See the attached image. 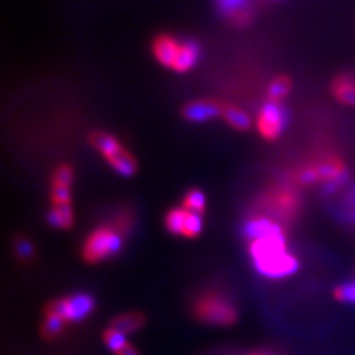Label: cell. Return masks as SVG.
<instances>
[{"label":"cell","mask_w":355,"mask_h":355,"mask_svg":"<svg viewBox=\"0 0 355 355\" xmlns=\"http://www.w3.org/2000/svg\"><path fill=\"white\" fill-rule=\"evenodd\" d=\"M249 254L257 271L270 279H283L299 268V259L287 249L286 236L250 240Z\"/></svg>","instance_id":"1"},{"label":"cell","mask_w":355,"mask_h":355,"mask_svg":"<svg viewBox=\"0 0 355 355\" xmlns=\"http://www.w3.org/2000/svg\"><path fill=\"white\" fill-rule=\"evenodd\" d=\"M348 168L338 154H324L320 159L302 166L295 173L297 185H321L326 194L342 190L348 181Z\"/></svg>","instance_id":"2"},{"label":"cell","mask_w":355,"mask_h":355,"mask_svg":"<svg viewBox=\"0 0 355 355\" xmlns=\"http://www.w3.org/2000/svg\"><path fill=\"white\" fill-rule=\"evenodd\" d=\"M193 314L206 324L227 327L237 321V308L224 293L209 291L200 295L193 304Z\"/></svg>","instance_id":"3"},{"label":"cell","mask_w":355,"mask_h":355,"mask_svg":"<svg viewBox=\"0 0 355 355\" xmlns=\"http://www.w3.org/2000/svg\"><path fill=\"white\" fill-rule=\"evenodd\" d=\"M123 239L113 225L96 227L89 232L83 243L82 257L89 263H99L114 258L123 246Z\"/></svg>","instance_id":"4"},{"label":"cell","mask_w":355,"mask_h":355,"mask_svg":"<svg viewBox=\"0 0 355 355\" xmlns=\"http://www.w3.org/2000/svg\"><path fill=\"white\" fill-rule=\"evenodd\" d=\"M91 144L103 155L104 160L110 164V168L114 169L119 175L125 178L135 175L138 163L132 153L121 146L117 138L110 135V133L96 130L91 135Z\"/></svg>","instance_id":"5"},{"label":"cell","mask_w":355,"mask_h":355,"mask_svg":"<svg viewBox=\"0 0 355 355\" xmlns=\"http://www.w3.org/2000/svg\"><path fill=\"white\" fill-rule=\"evenodd\" d=\"M44 309L58 314L65 323H80L94 313L95 299L89 293H73L51 301Z\"/></svg>","instance_id":"6"},{"label":"cell","mask_w":355,"mask_h":355,"mask_svg":"<svg viewBox=\"0 0 355 355\" xmlns=\"http://www.w3.org/2000/svg\"><path fill=\"white\" fill-rule=\"evenodd\" d=\"M266 207L271 215L283 220H293L301 212L302 200L295 187H280L265 197Z\"/></svg>","instance_id":"7"},{"label":"cell","mask_w":355,"mask_h":355,"mask_svg":"<svg viewBox=\"0 0 355 355\" xmlns=\"http://www.w3.org/2000/svg\"><path fill=\"white\" fill-rule=\"evenodd\" d=\"M259 135L266 141H275L286 128V110L280 103H266L254 119Z\"/></svg>","instance_id":"8"},{"label":"cell","mask_w":355,"mask_h":355,"mask_svg":"<svg viewBox=\"0 0 355 355\" xmlns=\"http://www.w3.org/2000/svg\"><path fill=\"white\" fill-rule=\"evenodd\" d=\"M74 172L70 164H60L52 173L51 202L52 206L71 205V185Z\"/></svg>","instance_id":"9"},{"label":"cell","mask_w":355,"mask_h":355,"mask_svg":"<svg viewBox=\"0 0 355 355\" xmlns=\"http://www.w3.org/2000/svg\"><path fill=\"white\" fill-rule=\"evenodd\" d=\"M225 104H222L215 99H197L190 104H187L182 110V116L193 123H205V121L222 117Z\"/></svg>","instance_id":"10"},{"label":"cell","mask_w":355,"mask_h":355,"mask_svg":"<svg viewBox=\"0 0 355 355\" xmlns=\"http://www.w3.org/2000/svg\"><path fill=\"white\" fill-rule=\"evenodd\" d=\"M243 234L250 241L257 239L286 236V230L275 219H271L268 216H254V218H250L246 224H244Z\"/></svg>","instance_id":"11"},{"label":"cell","mask_w":355,"mask_h":355,"mask_svg":"<svg viewBox=\"0 0 355 355\" xmlns=\"http://www.w3.org/2000/svg\"><path fill=\"white\" fill-rule=\"evenodd\" d=\"M181 42L171 35H160L153 40V55L155 61L163 67L172 69V65L178 57L181 48Z\"/></svg>","instance_id":"12"},{"label":"cell","mask_w":355,"mask_h":355,"mask_svg":"<svg viewBox=\"0 0 355 355\" xmlns=\"http://www.w3.org/2000/svg\"><path fill=\"white\" fill-rule=\"evenodd\" d=\"M200 44L194 40H182L180 52L172 65L173 71L176 73H188L191 71L200 60Z\"/></svg>","instance_id":"13"},{"label":"cell","mask_w":355,"mask_h":355,"mask_svg":"<svg viewBox=\"0 0 355 355\" xmlns=\"http://www.w3.org/2000/svg\"><path fill=\"white\" fill-rule=\"evenodd\" d=\"M331 94L343 105L355 107V74L342 73L331 83Z\"/></svg>","instance_id":"14"},{"label":"cell","mask_w":355,"mask_h":355,"mask_svg":"<svg viewBox=\"0 0 355 355\" xmlns=\"http://www.w3.org/2000/svg\"><path fill=\"white\" fill-rule=\"evenodd\" d=\"M146 324V317L139 313H125L120 314L119 317H116L113 321H111V327H114L117 330H120L125 335H130V333H135L138 330H141Z\"/></svg>","instance_id":"15"},{"label":"cell","mask_w":355,"mask_h":355,"mask_svg":"<svg viewBox=\"0 0 355 355\" xmlns=\"http://www.w3.org/2000/svg\"><path fill=\"white\" fill-rule=\"evenodd\" d=\"M222 119H224L232 129L240 132L248 130L252 126L250 116L237 105H225L224 113H222Z\"/></svg>","instance_id":"16"},{"label":"cell","mask_w":355,"mask_h":355,"mask_svg":"<svg viewBox=\"0 0 355 355\" xmlns=\"http://www.w3.org/2000/svg\"><path fill=\"white\" fill-rule=\"evenodd\" d=\"M74 215L71 205L52 206L48 214V224L57 230H69L73 227Z\"/></svg>","instance_id":"17"},{"label":"cell","mask_w":355,"mask_h":355,"mask_svg":"<svg viewBox=\"0 0 355 355\" xmlns=\"http://www.w3.org/2000/svg\"><path fill=\"white\" fill-rule=\"evenodd\" d=\"M190 210L184 207H173L168 210V214L164 216V225L171 234L173 236H182V231L185 228L187 219L190 216Z\"/></svg>","instance_id":"18"},{"label":"cell","mask_w":355,"mask_h":355,"mask_svg":"<svg viewBox=\"0 0 355 355\" xmlns=\"http://www.w3.org/2000/svg\"><path fill=\"white\" fill-rule=\"evenodd\" d=\"M292 91V80L287 76H277L271 80L266 87V96L271 103H280L291 94Z\"/></svg>","instance_id":"19"},{"label":"cell","mask_w":355,"mask_h":355,"mask_svg":"<svg viewBox=\"0 0 355 355\" xmlns=\"http://www.w3.org/2000/svg\"><path fill=\"white\" fill-rule=\"evenodd\" d=\"M67 323L65 321L55 313H51V311L44 309V318H43V323H42V335L44 339L52 340L55 338H58L61 335V331L64 330V326Z\"/></svg>","instance_id":"20"},{"label":"cell","mask_w":355,"mask_h":355,"mask_svg":"<svg viewBox=\"0 0 355 355\" xmlns=\"http://www.w3.org/2000/svg\"><path fill=\"white\" fill-rule=\"evenodd\" d=\"M182 207L190 210L193 214L197 215H203L206 210V197L202 190H197V188H193V190H188L182 198Z\"/></svg>","instance_id":"21"},{"label":"cell","mask_w":355,"mask_h":355,"mask_svg":"<svg viewBox=\"0 0 355 355\" xmlns=\"http://www.w3.org/2000/svg\"><path fill=\"white\" fill-rule=\"evenodd\" d=\"M340 216L348 224H355V185L348 188L340 200Z\"/></svg>","instance_id":"22"},{"label":"cell","mask_w":355,"mask_h":355,"mask_svg":"<svg viewBox=\"0 0 355 355\" xmlns=\"http://www.w3.org/2000/svg\"><path fill=\"white\" fill-rule=\"evenodd\" d=\"M103 339H104V343L107 345V348L114 354H117L128 343L125 333H121L120 330L111 327V326L104 330Z\"/></svg>","instance_id":"23"},{"label":"cell","mask_w":355,"mask_h":355,"mask_svg":"<svg viewBox=\"0 0 355 355\" xmlns=\"http://www.w3.org/2000/svg\"><path fill=\"white\" fill-rule=\"evenodd\" d=\"M333 296L342 304L355 305V279L338 284L333 291Z\"/></svg>","instance_id":"24"},{"label":"cell","mask_w":355,"mask_h":355,"mask_svg":"<svg viewBox=\"0 0 355 355\" xmlns=\"http://www.w3.org/2000/svg\"><path fill=\"white\" fill-rule=\"evenodd\" d=\"M203 230V219L202 215H197V214H190L187 219V224L185 228L182 231V237L185 239H196L200 236V232Z\"/></svg>","instance_id":"25"},{"label":"cell","mask_w":355,"mask_h":355,"mask_svg":"<svg viewBox=\"0 0 355 355\" xmlns=\"http://www.w3.org/2000/svg\"><path fill=\"white\" fill-rule=\"evenodd\" d=\"M15 254L21 261H30L35 257V246L28 239H18L14 244Z\"/></svg>","instance_id":"26"},{"label":"cell","mask_w":355,"mask_h":355,"mask_svg":"<svg viewBox=\"0 0 355 355\" xmlns=\"http://www.w3.org/2000/svg\"><path fill=\"white\" fill-rule=\"evenodd\" d=\"M121 236L126 237L130 232V227H132V215L129 212H120L116 215V218L111 222Z\"/></svg>","instance_id":"27"},{"label":"cell","mask_w":355,"mask_h":355,"mask_svg":"<svg viewBox=\"0 0 355 355\" xmlns=\"http://www.w3.org/2000/svg\"><path fill=\"white\" fill-rule=\"evenodd\" d=\"M228 18H230V21L234 26L244 27V26H248L249 22L252 21V12H250L249 9H246V8H241V9L234 10V12L228 14Z\"/></svg>","instance_id":"28"},{"label":"cell","mask_w":355,"mask_h":355,"mask_svg":"<svg viewBox=\"0 0 355 355\" xmlns=\"http://www.w3.org/2000/svg\"><path fill=\"white\" fill-rule=\"evenodd\" d=\"M216 3L228 15L231 12H234V10H237V9L244 8V3H246V0H216Z\"/></svg>","instance_id":"29"},{"label":"cell","mask_w":355,"mask_h":355,"mask_svg":"<svg viewBox=\"0 0 355 355\" xmlns=\"http://www.w3.org/2000/svg\"><path fill=\"white\" fill-rule=\"evenodd\" d=\"M116 355H139V352L135 349V347L130 345V343L128 342L126 345L121 348Z\"/></svg>","instance_id":"30"},{"label":"cell","mask_w":355,"mask_h":355,"mask_svg":"<svg viewBox=\"0 0 355 355\" xmlns=\"http://www.w3.org/2000/svg\"><path fill=\"white\" fill-rule=\"evenodd\" d=\"M250 355H280V354L275 351H271V349H258V351L250 352Z\"/></svg>","instance_id":"31"},{"label":"cell","mask_w":355,"mask_h":355,"mask_svg":"<svg viewBox=\"0 0 355 355\" xmlns=\"http://www.w3.org/2000/svg\"><path fill=\"white\" fill-rule=\"evenodd\" d=\"M249 355H250V354H249Z\"/></svg>","instance_id":"32"}]
</instances>
